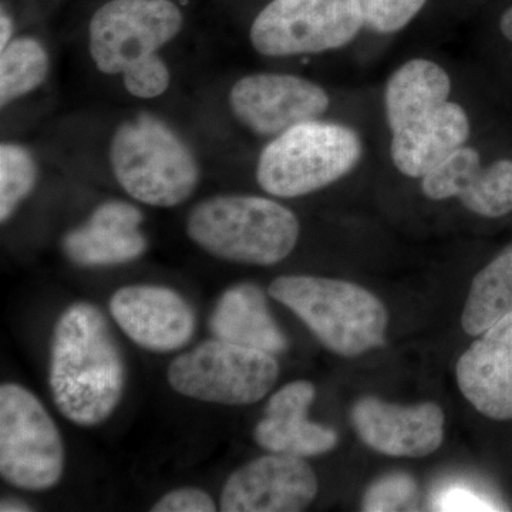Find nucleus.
Here are the masks:
<instances>
[{"label": "nucleus", "mask_w": 512, "mask_h": 512, "mask_svg": "<svg viewBox=\"0 0 512 512\" xmlns=\"http://www.w3.org/2000/svg\"><path fill=\"white\" fill-rule=\"evenodd\" d=\"M453 83L444 67L412 59L394 70L384 87L390 157L403 175L423 178L457 148L466 146L471 123L466 109L451 101Z\"/></svg>", "instance_id": "f257e3e1"}, {"label": "nucleus", "mask_w": 512, "mask_h": 512, "mask_svg": "<svg viewBox=\"0 0 512 512\" xmlns=\"http://www.w3.org/2000/svg\"><path fill=\"white\" fill-rule=\"evenodd\" d=\"M49 383L57 410L77 426H99L119 406L126 365L106 316L93 303H73L57 320Z\"/></svg>", "instance_id": "f03ea898"}, {"label": "nucleus", "mask_w": 512, "mask_h": 512, "mask_svg": "<svg viewBox=\"0 0 512 512\" xmlns=\"http://www.w3.org/2000/svg\"><path fill=\"white\" fill-rule=\"evenodd\" d=\"M187 234L217 258L269 266L295 249L301 225L289 208L269 198L217 195L192 208Z\"/></svg>", "instance_id": "7ed1b4c3"}, {"label": "nucleus", "mask_w": 512, "mask_h": 512, "mask_svg": "<svg viewBox=\"0 0 512 512\" xmlns=\"http://www.w3.org/2000/svg\"><path fill=\"white\" fill-rule=\"evenodd\" d=\"M268 292L336 355L360 356L384 343L389 312L363 286L320 276L285 275L276 278Z\"/></svg>", "instance_id": "20e7f679"}, {"label": "nucleus", "mask_w": 512, "mask_h": 512, "mask_svg": "<svg viewBox=\"0 0 512 512\" xmlns=\"http://www.w3.org/2000/svg\"><path fill=\"white\" fill-rule=\"evenodd\" d=\"M109 156L121 188L153 207L183 204L200 183V165L190 147L151 114L120 124L111 138Z\"/></svg>", "instance_id": "39448f33"}, {"label": "nucleus", "mask_w": 512, "mask_h": 512, "mask_svg": "<svg viewBox=\"0 0 512 512\" xmlns=\"http://www.w3.org/2000/svg\"><path fill=\"white\" fill-rule=\"evenodd\" d=\"M362 156V138L352 127L306 121L268 143L256 165V180L274 197H302L352 173Z\"/></svg>", "instance_id": "423d86ee"}, {"label": "nucleus", "mask_w": 512, "mask_h": 512, "mask_svg": "<svg viewBox=\"0 0 512 512\" xmlns=\"http://www.w3.org/2000/svg\"><path fill=\"white\" fill-rule=\"evenodd\" d=\"M279 376L274 355L221 339L202 342L168 367L175 392L201 402L247 406L264 399Z\"/></svg>", "instance_id": "0eeeda50"}, {"label": "nucleus", "mask_w": 512, "mask_h": 512, "mask_svg": "<svg viewBox=\"0 0 512 512\" xmlns=\"http://www.w3.org/2000/svg\"><path fill=\"white\" fill-rule=\"evenodd\" d=\"M64 446L39 399L15 383L0 387V474L13 487L45 491L62 480Z\"/></svg>", "instance_id": "6e6552de"}, {"label": "nucleus", "mask_w": 512, "mask_h": 512, "mask_svg": "<svg viewBox=\"0 0 512 512\" xmlns=\"http://www.w3.org/2000/svg\"><path fill=\"white\" fill-rule=\"evenodd\" d=\"M363 28L359 0H272L252 23L251 43L262 56L316 55L349 45Z\"/></svg>", "instance_id": "1a4fd4ad"}, {"label": "nucleus", "mask_w": 512, "mask_h": 512, "mask_svg": "<svg viewBox=\"0 0 512 512\" xmlns=\"http://www.w3.org/2000/svg\"><path fill=\"white\" fill-rule=\"evenodd\" d=\"M183 22L170 0H110L90 20V55L101 73L124 76L160 57Z\"/></svg>", "instance_id": "9d476101"}, {"label": "nucleus", "mask_w": 512, "mask_h": 512, "mask_svg": "<svg viewBox=\"0 0 512 512\" xmlns=\"http://www.w3.org/2000/svg\"><path fill=\"white\" fill-rule=\"evenodd\" d=\"M329 106L323 87L293 74H249L229 93L235 119L262 137H278L289 128L319 120Z\"/></svg>", "instance_id": "9b49d317"}, {"label": "nucleus", "mask_w": 512, "mask_h": 512, "mask_svg": "<svg viewBox=\"0 0 512 512\" xmlns=\"http://www.w3.org/2000/svg\"><path fill=\"white\" fill-rule=\"evenodd\" d=\"M318 495L315 471L301 457L272 453L231 474L221 495L224 512H299Z\"/></svg>", "instance_id": "f8f14e48"}, {"label": "nucleus", "mask_w": 512, "mask_h": 512, "mask_svg": "<svg viewBox=\"0 0 512 512\" xmlns=\"http://www.w3.org/2000/svg\"><path fill=\"white\" fill-rule=\"evenodd\" d=\"M350 419L360 440L386 456L427 457L443 444L444 413L437 403L400 406L366 396L352 407Z\"/></svg>", "instance_id": "ddd939ff"}, {"label": "nucleus", "mask_w": 512, "mask_h": 512, "mask_svg": "<svg viewBox=\"0 0 512 512\" xmlns=\"http://www.w3.org/2000/svg\"><path fill=\"white\" fill-rule=\"evenodd\" d=\"M109 308L114 322L128 338L150 352L184 348L195 332L190 303L165 286H124L111 296Z\"/></svg>", "instance_id": "4468645a"}, {"label": "nucleus", "mask_w": 512, "mask_h": 512, "mask_svg": "<svg viewBox=\"0 0 512 512\" xmlns=\"http://www.w3.org/2000/svg\"><path fill=\"white\" fill-rule=\"evenodd\" d=\"M421 191L433 201L456 198L480 217H504L512 211V160L483 165L476 148H457L421 178Z\"/></svg>", "instance_id": "2eb2a0df"}, {"label": "nucleus", "mask_w": 512, "mask_h": 512, "mask_svg": "<svg viewBox=\"0 0 512 512\" xmlns=\"http://www.w3.org/2000/svg\"><path fill=\"white\" fill-rule=\"evenodd\" d=\"M457 384L477 412L512 419V313L471 343L458 359Z\"/></svg>", "instance_id": "dca6fc26"}, {"label": "nucleus", "mask_w": 512, "mask_h": 512, "mask_svg": "<svg viewBox=\"0 0 512 512\" xmlns=\"http://www.w3.org/2000/svg\"><path fill=\"white\" fill-rule=\"evenodd\" d=\"M143 220L141 211L126 201L103 202L89 220L67 232L62 242L64 255L83 268L136 261L147 249L140 229Z\"/></svg>", "instance_id": "f3484780"}, {"label": "nucleus", "mask_w": 512, "mask_h": 512, "mask_svg": "<svg viewBox=\"0 0 512 512\" xmlns=\"http://www.w3.org/2000/svg\"><path fill=\"white\" fill-rule=\"evenodd\" d=\"M315 397V386L308 380H296L278 390L265 407L264 419L255 426L256 444L271 453L301 458L332 451L338 446V433L308 419Z\"/></svg>", "instance_id": "a211bd4d"}, {"label": "nucleus", "mask_w": 512, "mask_h": 512, "mask_svg": "<svg viewBox=\"0 0 512 512\" xmlns=\"http://www.w3.org/2000/svg\"><path fill=\"white\" fill-rule=\"evenodd\" d=\"M210 330L217 339L271 355L288 349V339L269 312L264 291L249 282L222 293L210 318Z\"/></svg>", "instance_id": "6ab92c4d"}, {"label": "nucleus", "mask_w": 512, "mask_h": 512, "mask_svg": "<svg viewBox=\"0 0 512 512\" xmlns=\"http://www.w3.org/2000/svg\"><path fill=\"white\" fill-rule=\"evenodd\" d=\"M512 313V244L484 266L471 284L461 325L470 336H480Z\"/></svg>", "instance_id": "aec40b11"}, {"label": "nucleus", "mask_w": 512, "mask_h": 512, "mask_svg": "<svg viewBox=\"0 0 512 512\" xmlns=\"http://www.w3.org/2000/svg\"><path fill=\"white\" fill-rule=\"evenodd\" d=\"M50 62L45 47L33 37L12 40L0 56V104L3 107L42 86Z\"/></svg>", "instance_id": "412c9836"}, {"label": "nucleus", "mask_w": 512, "mask_h": 512, "mask_svg": "<svg viewBox=\"0 0 512 512\" xmlns=\"http://www.w3.org/2000/svg\"><path fill=\"white\" fill-rule=\"evenodd\" d=\"M37 178L39 168L28 148L13 143L0 146V221L3 224L35 190Z\"/></svg>", "instance_id": "4be33fe9"}, {"label": "nucleus", "mask_w": 512, "mask_h": 512, "mask_svg": "<svg viewBox=\"0 0 512 512\" xmlns=\"http://www.w3.org/2000/svg\"><path fill=\"white\" fill-rule=\"evenodd\" d=\"M416 480L406 473H393L375 481L367 488L362 510L367 512L406 511L416 504Z\"/></svg>", "instance_id": "5701e85b"}, {"label": "nucleus", "mask_w": 512, "mask_h": 512, "mask_svg": "<svg viewBox=\"0 0 512 512\" xmlns=\"http://www.w3.org/2000/svg\"><path fill=\"white\" fill-rule=\"evenodd\" d=\"M365 28L379 35H392L409 26L427 0H359Z\"/></svg>", "instance_id": "b1692460"}, {"label": "nucleus", "mask_w": 512, "mask_h": 512, "mask_svg": "<svg viewBox=\"0 0 512 512\" xmlns=\"http://www.w3.org/2000/svg\"><path fill=\"white\" fill-rule=\"evenodd\" d=\"M170 70L161 57L141 64L123 76L124 87L138 99H154L170 86Z\"/></svg>", "instance_id": "393cba45"}, {"label": "nucleus", "mask_w": 512, "mask_h": 512, "mask_svg": "<svg viewBox=\"0 0 512 512\" xmlns=\"http://www.w3.org/2000/svg\"><path fill=\"white\" fill-rule=\"evenodd\" d=\"M434 511H493V505L463 484H448L433 497Z\"/></svg>", "instance_id": "a878e982"}, {"label": "nucleus", "mask_w": 512, "mask_h": 512, "mask_svg": "<svg viewBox=\"0 0 512 512\" xmlns=\"http://www.w3.org/2000/svg\"><path fill=\"white\" fill-rule=\"evenodd\" d=\"M153 512H214L217 511L211 495L200 488L185 487L165 494L151 508Z\"/></svg>", "instance_id": "bb28decb"}, {"label": "nucleus", "mask_w": 512, "mask_h": 512, "mask_svg": "<svg viewBox=\"0 0 512 512\" xmlns=\"http://www.w3.org/2000/svg\"><path fill=\"white\" fill-rule=\"evenodd\" d=\"M12 35V19H10L8 15H5V13H2V18H0V47H2V49H5V47L12 42Z\"/></svg>", "instance_id": "cd10ccee"}, {"label": "nucleus", "mask_w": 512, "mask_h": 512, "mask_svg": "<svg viewBox=\"0 0 512 512\" xmlns=\"http://www.w3.org/2000/svg\"><path fill=\"white\" fill-rule=\"evenodd\" d=\"M0 511L2 512H23L32 511V508L18 498H3L2 504H0Z\"/></svg>", "instance_id": "c85d7f7f"}, {"label": "nucleus", "mask_w": 512, "mask_h": 512, "mask_svg": "<svg viewBox=\"0 0 512 512\" xmlns=\"http://www.w3.org/2000/svg\"><path fill=\"white\" fill-rule=\"evenodd\" d=\"M500 30L505 39L512 42V6L505 10L500 19Z\"/></svg>", "instance_id": "c756f323"}]
</instances>
